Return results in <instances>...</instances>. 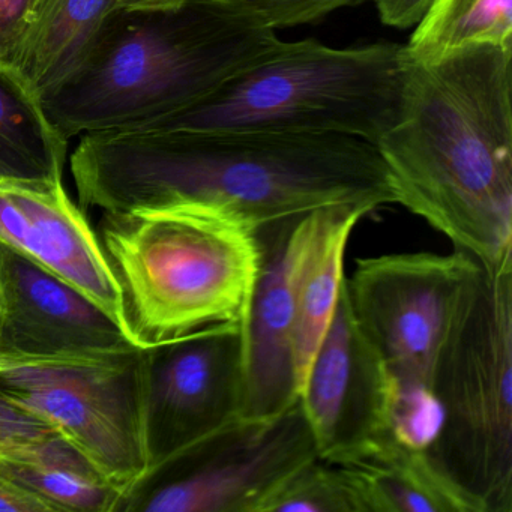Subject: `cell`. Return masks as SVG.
<instances>
[{
    "label": "cell",
    "mask_w": 512,
    "mask_h": 512,
    "mask_svg": "<svg viewBox=\"0 0 512 512\" xmlns=\"http://www.w3.org/2000/svg\"><path fill=\"white\" fill-rule=\"evenodd\" d=\"M136 347L94 299L0 241V355L68 358Z\"/></svg>",
    "instance_id": "cell-12"
},
{
    "label": "cell",
    "mask_w": 512,
    "mask_h": 512,
    "mask_svg": "<svg viewBox=\"0 0 512 512\" xmlns=\"http://www.w3.org/2000/svg\"><path fill=\"white\" fill-rule=\"evenodd\" d=\"M512 50L410 62L400 119L376 143L398 205L484 268L512 259Z\"/></svg>",
    "instance_id": "cell-2"
},
{
    "label": "cell",
    "mask_w": 512,
    "mask_h": 512,
    "mask_svg": "<svg viewBox=\"0 0 512 512\" xmlns=\"http://www.w3.org/2000/svg\"><path fill=\"white\" fill-rule=\"evenodd\" d=\"M125 2H176V0H125Z\"/></svg>",
    "instance_id": "cell-27"
},
{
    "label": "cell",
    "mask_w": 512,
    "mask_h": 512,
    "mask_svg": "<svg viewBox=\"0 0 512 512\" xmlns=\"http://www.w3.org/2000/svg\"><path fill=\"white\" fill-rule=\"evenodd\" d=\"M280 41L221 0L124 2L79 70L41 101L67 140L142 128L199 103Z\"/></svg>",
    "instance_id": "cell-3"
},
{
    "label": "cell",
    "mask_w": 512,
    "mask_h": 512,
    "mask_svg": "<svg viewBox=\"0 0 512 512\" xmlns=\"http://www.w3.org/2000/svg\"><path fill=\"white\" fill-rule=\"evenodd\" d=\"M67 148L31 83L0 64V184H62Z\"/></svg>",
    "instance_id": "cell-18"
},
{
    "label": "cell",
    "mask_w": 512,
    "mask_h": 512,
    "mask_svg": "<svg viewBox=\"0 0 512 512\" xmlns=\"http://www.w3.org/2000/svg\"><path fill=\"white\" fill-rule=\"evenodd\" d=\"M125 0H43L16 68L41 98L70 79Z\"/></svg>",
    "instance_id": "cell-19"
},
{
    "label": "cell",
    "mask_w": 512,
    "mask_h": 512,
    "mask_svg": "<svg viewBox=\"0 0 512 512\" xmlns=\"http://www.w3.org/2000/svg\"><path fill=\"white\" fill-rule=\"evenodd\" d=\"M0 394L49 422L122 491L146 470L142 347L103 355H0Z\"/></svg>",
    "instance_id": "cell-7"
},
{
    "label": "cell",
    "mask_w": 512,
    "mask_h": 512,
    "mask_svg": "<svg viewBox=\"0 0 512 512\" xmlns=\"http://www.w3.org/2000/svg\"><path fill=\"white\" fill-rule=\"evenodd\" d=\"M406 47L283 43L199 103L134 130L349 136L376 145L400 119Z\"/></svg>",
    "instance_id": "cell-5"
},
{
    "label": "cell",
    "mask_w": 512,
    "mask_h": 512,
    "mask_svg": "<svg viewBox=\"0 0 512 512\" xmlns=\"http://www.w3.org/2000/svg\"><path fill=\"white\" fill-rule=\"evenodd\" d=\"M229 7L268 28H293L313 23L340 8L359 4L362 0H221Z\"/></svg>",
    "instance_id": "cell-23"
},
{
    "label": "cell",
    "mask_w": 512,
    "mask_h": 512,
    "mask_svg": "<svg viewBox=\"0 0 512 512\" xmlns=\"http://www.w3.org/2000/svg\"><path fill=\"white\" fill-rule=\"evenodd\" d=\"M82 208L230 209L257 230L335 206L397 203L376 145L349 136L260 131L113 130L83 134L71 158Z\"/></svg>",
    "instance_id": "cell-1"
},
{
    "label": "cell",
    "mask_w": 512,
    "mask_h": 512,
    "mask_svg": "<svg viewBox=\"0 0 512 512\" xmlns=\"http://www.w3.org/2000/svg\"><path fill=\"white\" fill-rule=\"evenodd\" d=\"M244 389L242 323H217L142 347L148 470L239 421Z\"/></svg>",
    "instance_id": "cell-10"
},
{
    "label": "cell",
    "mask_w": 512,
    "mask_h": 512,
    "mask_svg": "<svg viewBox=\"0 0 512 512\" xmlns=\"http://www.w3.org/2000/svg\"><path fill=\"white\" fill-rule=\"evenodd\" d=\"M470 46L512 50V0H431L404 47L425 64Z\"/></svg>",
    "instance_id": "cell-20"
},
{
    "label": "cell",
    "mask_w": 512,
    "mask_h": 512,
    "mask_svg": "<svg viewBox=\"0 0 512 512\" xmlns=\"http://www.w3.org/2000/svg\"><path fill=\"white\" fill-rule=\"evenodd\" d=\"M370 211L361 206L323 209L305 251L296 286L295 358L298 388L334 316L344 278V254L353 229Z\"/></svg>",
    "instance_id": "cell-16"
},
{
    "label": "cell",
    "mask_w": 512,
    "mask_h": 512,
    "mask_svg": "<svg viewBox=\"0 0 512 512\" xmlns=\"http://www.w3.org/2000/svg\"><path fill=\"white\" fill-rule=\"evenodd\" d=\"M0 241L82 290L125 325L121 290L100 238L64 184H0Z\"/></svg>",
    "instance_id": "cell-14"
},
{
    "label": "cell",
    "mask_w": 512,
    "mask_h": 512,
    "mask_svg": "<svg viewBox=\"0 0 512 512\" xmlns=\"http://www.w3.org/2000/svg\"><path fill=\"white\" fill-rule=\"evenodd\" d=\"M43 0H0V64L16 67Z\"/></svg>",
    "instance_id": "cell-25"
},
{
    "label": "cell",
    "mask_w": 512,
    "mask_h": 512,
    "mask_svg": "<svg viewBox=\"0 0 512 512\" xmlns=\"http://www.w3.org/2000/svg\"><path fill=\"white\" fill-rule=\"evenodd\" d=\"M322 211L259 232L262 265L242 323L245 389L241 419L275 418L299 400L296 286Z\"/></svg>",
    "instance_id": "cell-13"
},
{
    "label": "cell",
    "mask_w": 512,
    "mask_h": 512,
    "mask_svg": "<svg viewBox=\"0 0 512 512\" xmlns=\"http://www.w3.org/2000/svg\"><path fill=\"white\" fill-rule=\"evenodd\" d=\"M481 266L460 250L358 259L346 277L350 307L395 383L431 388L452 317Z\"/></svg>",
    "instance_id": "cell-9"
},
{
    "label": "cell",
    "mask_w": 512,
    "mask_h": 512,
    "mask_svg": "<svg viewBox=\"0 0 512 512\" xmlns=\"http://www.w3.org/2000/svg\"><path fill=\"white\" fill-rule=\"evenodd\" d=\"M319 457L299 400L271 419H239L148 470L116 512H259L296 470Z\"/></svg>",
    "instance_id": "cell-8"
},
{
    "label": "cell",
    "mask_w": 512,
    "mask_h": 512,
    "mask_svg": "<svg viewBox=\"0 0 512 512\" xmlns=\"http://www.w3.org/2000/svg\"><path fill=\"white\" fill-rule=\"evenodd\" d=\"M0 479L41 500L50 512H116L122 497L64 436L0 455Z\"/></svg>",
    "instance_id": "cell-17"
},
{
    "label": "cell",
    "mask_w": 512,
    "mask_h": 512,
    "mask_svg": "<svg viewBox=\"0 0 512 512\" xmlns=\"http://www.w3.org/2000/svg\"><path fill=\"white\" fill-rule=\"evenodd\" d=\"M391 397V374L356 322L344 278L299 392L319 457L349 463L389 437Z\"/></svg>",
    "instance_id": "cell-11"
},
{
    "label": "cell",
    "mask_w": 512,
    "mask_h": 512,
    "mask_svg": "<svg viewBox=\"0 0 512 512\" xmlns=\"http://www.w3.org/2000/svg\"><path fill=\"white\" fill-rule=\"evenodd\" d=\"M431 389L443 422L428 454L485 512H512V259L467 287Z\"/></svg>",
    "instance_id": "cell-6"
},
{
    "label": "cell",
    "mask_w": 512,
    "mask_h": 512,
    "mask_svg": "<svg viewBox=\"0 0 512 512\" xmlns=\"http://www.w3.org/2000/svg\"><path fill=\"white\" fill-rule=\"evenodd\" d=\"M100 235L139 346L244 323L262 245L242 215L209 205L104 212Z\"/></svg>",
    "instance_id": "cell-4"
},
{
    "label": "cell",
    "mask_w": 512,
    "mask_h": 512,
    "mask_svg": "<svg viewBox=\"0 0 512 512\" xmlns=\"http://www.w3.org/2000/svg\"><path fill=\"white\" fill-rule=\"evenodd\" d=\"M335 466L343 473L356 512H485L427 449L410 448L391 437L362 457Z\"/></svg>",
    "instance_id": "cell-15"
},
{
    "label": "cell",
    "mask_w": 512,
    "mask_h": 512,
    "mask_svg": "<svg viewBox=\"0 0 512 512\" xmlns=\"http://www.w3.org/2000/svg\"><path fill=\"white\" fill-rule=\"evenodd\" d=\"M383 25L407 29L415 26L424 16L431 0H374Z\"/></svg>",
    "instance_id": "cell-26"
},
{
    "label": "cell",
    "mask_w": 512,
    "mask_h": 512,
    "mask_svg": "<svg viewBox=\"0 0 512 512\" xmlns=\"http://www.w3.org/2000/svg\"><path fill=\"white\" fill-rule=\"evenodd\" d=\"M443 412L433 389L398 385L392 379L389 437L415 449H428L439 436Z\"/></svg>",
    "instance_id": "cell-22"
},
{
    "label": "cell",
    "mask_w": 512,
    "mask_h": 512,
    "mask_svg": "<svg viewBox=\"0 0 512 512\" xmlns=\"http://www.w3.org/2000/svg\"><path fill=\"white\" fill-rule=\"evenodd\" d=\"M259 512H356V506L338 466L316 458L292 473Z\"/></svg>",
    "instance_id": "cell-21"
},
{
    "label": "cell",
    "mask_w": 512,
    "mask_h": 512,
    "mask_svg": "<svg viewBox=\"0 0 512 512\" xmlns=\"http://www.w3.org/2000/svg\"><path fill=\"white\" fill-rule=\"evenodd\" d=\"M59 434L49 422L0 394V455Z\"/></svg>",
    "instance_id": "cell-24"
}]
</instances>
